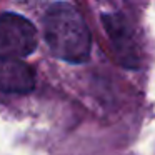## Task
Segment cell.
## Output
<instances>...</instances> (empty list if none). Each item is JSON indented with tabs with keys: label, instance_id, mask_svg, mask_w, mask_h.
I'll use <instances>...</instances> for the list:
<instances>
[{
	"label": "cell",
	"instance_id": "1",
	"mask_svg": "<svg viewBox=\"0 0 155 155\" xmlns=\"http://www.w3.org/2000/svg\"><path fill=\"white\" fill-rule=\"evenodd\" d=\"M44 37L50 52L60 60L82 64L90 57V30L72 4L58 2L48 7L44 17Z\"/></svg>",
	"mask_w": 155,
	"mask_h": 155
},
{
	"label": "cell",
	"instance_id": "2",
	"mask_svg": "<svg viewBox=\"0 0 155 155\" xmlns=\"http://www.w3.org/2000/svg\"><path fill=\"white\" fill-rule=\"evenodd\" d=\"M37 44L38 34L30 20L14 12L0 15V57H28L37 48Z\"/></svg>",
	"mask_w": 155,
	"mask_h": 155
},
{
	"label": "cell",
	"instance_id": "3",
	"mask_svg": "<svg viewBox=\"0 0 155 155\" xmlns=\"http://www.w3.org/2000/svg\"><path fill=\"white\" fill-rule=\"evenodd\" d=\"M35 87L32 68L18 58L0 57V92L28 94Z\"/></svg>",
	"mask_w": 155,
	"mask_h": 155
},
{
	"label": "cell",
	"instance_id": "4",
	"mask_svg": "<svg viewBox=\"0 0 155 155\" xmlns=\"http://www.w3.org/2000/svg\"><path fill=\"white\" fill-rule=\"evenodd\" d=\"M105 30L108 32L115 48H117L120 60L128 67L137 65L138 52L134 44V35H132L130 27L127 25L125 18L122 15H104Z\"/></svg>",
	"mask_w": 155,
	"mask_h": 155
}]
</instances>
